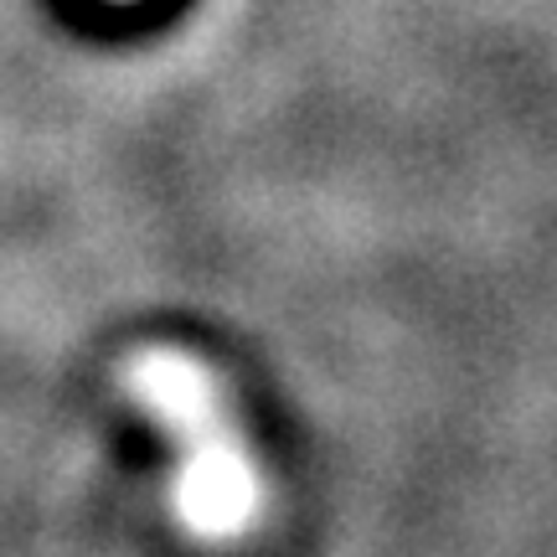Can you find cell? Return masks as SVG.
Instances as JSON below:
<instances>
[{
	"instance_id": "6da1fadb",
	"label": "cell",
	"mask_w": 557,
	"mask_h": 557,
	"mask_svg": "<svg viewBox=\"0 0 557 557\" xmlns=\"http://www.w3.org/2000/svg\"><path fill=\"white\" fill-rule=\"evenodd\" d=\"M124 393L176 444L171 506L197 542H238L263 511V480L218 372L176 346L124 361Z\"/></svg>"
}]
</instances>
